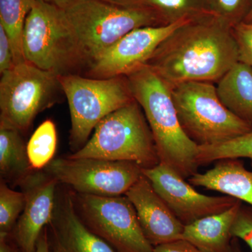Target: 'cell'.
Returning a JSON list of instances; mask_svg holds the SVG:
<instances>
[{"label":"cell","instance_id":"cell-10","mask_svg":"<svg viewBox=\"0 0 252 252\" xmlns=\"http://www.w3.org/2000/svg\"><path fill=\"white\" fill-rule=\"evenodd\" d=\"M44 170L76 193L100 196L125 195L143 175L134 162L90 158H58Z\"/></svg>","mask_w":252,"mask_h":252},{"label":"cell","instance_id":"cell-7","mask_svg":"<svg viewBox=\"0 0 252 252\" xmlns=\"http://www.w3.org/2000/svg\"><path fill=\"white\" fill-rule=\"evenodd\" d=\"M59 79L70 113L72 153L87 143L104 118L135 100L126 77L96 79L73 74Z\"/></svg>","mask_w":252,"mask_h":252},{"label":"cell","instance_id":"cell-23","mask_svg":"<svg viewBox=\"0 0 252 252\" xmlns=\"http://www.w3.org/2000/svg\"><path fill=\"white\" fill-rule=\"evenodd\" d=\"M225 158H249L252 161V130L223 143L198 147L199 166Z\"/></svg>","mask_w":252,"mask_h":252},{"label":"cell","instance_id":"cell-3","mask_svg":"<svg viewBox=\"0 0 252 252\" xmlns=\"http://www.w3.org/2000/svg\"><path fill=\"white\" fill-rule=\"evenodd\" d=\"M25 60L56 75L79 74L89 61L63 9L36 0L23 36Z\"/></svg>","mask_w":252,"mask_h":252},{"label":"cell","instance_id":"cell-32","mask_svg":"<svg viewBox=\"0 0 252 252\" xmlns=\"http://www.w3.org/2000/svg\"><path fill=\"white\" fill-rule=\"evenodd\" d=\"M112 4L119 6L133 7V6H142L146 0H104Z\"/></svg>","mask_w":252,"mask_h":252},{"label":"cell","instance_id":"cell-22","mask_svg":"<svg viewBox=\"0 0 252 252\" xmlns=\"http://www.w3.org/2000/svg\"><path fill=\"white\" fill-rule=\"evenodd\" d=\"M56 125L51 119L44 121L34 130L27 144V153L32 170L45 168L54 159L57 148Z\"/></svg>","mask_w":252,"mask_h":252},{"label":"cell","instance_id":"cell-18","mask_svg":"<svg viewBox=\"0 0 252 252\" xmlns=\"http://www.w3.org/2000/svg\"><path fill=\"white\" fill-rule=\"evenodd\" d=\"M216 87L223 105L252 124V67L238 61L220 78Z\"/></svg>","mask_w":252,"mask_h":252},{"label":"cell","instance_id":"cell-31","mask_svg":"<svg viewBox=\"0 0 252 252\" xmlns=\"http://www.w3.org/2000/svg\"><path fill=\"white\" fill-rule=\"evenodd\" d=\"M47 229L48 226H46L41 232L36 244V252H51Z\"/></svg>","mask_w":252,"mask_h":252},{"label":"cell","instance_id":"cell-29","mask_svg":"<svg viewBox=\"0 0 252 252\" xmlns=\"http://www.w3.org/2000/svg\"><path fill=\"white\" fill-rule=\"evenodd\" d=\"M154 252H204L189 242L179 240L154 248Z\"/></svg>","mask_w":252,"mask_h":252},{"label":"cell","instance_id":"cell-8","mask_svg":"<svg viewBox=\"0 0 252 252\" xmlns=\"http://www.w3.org/2000/svg\"><path fill=\"white\" fill-rule=\"evenodd\" d=\"M63 93L59 76L27 61L1 74L0 127L26 132L36 116L54 106Z\"/></svg>","mask_w":252,"mask_h":252},{"label":"cell","instance_id":"cell-19","mask_svg":"<svg viewBox=\"0 0 252 252\" xmlns=\"http://www.w3.org/2000/svg\"><path fill=\"white\" fill-rule=\"evenodd\" d=\"M27 145L21 132L11 127H0V172L4 179L21 184L31 172Z\"/></svg>","mask_w":252,"mask_h":252},{"label":"cell","instance_id":"cell-28","mask_svg":"<svg viewBox=\"0 0 252 252\" xmlns=\"http://www.w3.org/2000/svg\"><path fill=\"white\" fill-rule=\"evenodd\" d=\"M15 65L14 52L7 33L0 25V74L9 70Z\"/></svg>","mask_w":252,"mask_h":252},{"label":"cell","instance_id":"cell-25","mask_svg":"<svg viewBox=\"0 0 252 252\" xmlns=\"http://www.w3.org/2000/svg\"><path fill=\"white\" fill-rule=\"evenodd\" d=\"M210 16L234 28L244 22L252 9V0H206Z\"/></svg>","mask_w":252,"mask_h":252},{"label":"cell","instance_id":"cell-17","mask_svg":"<svg viewBox=\"0 0 252 252\" xmlns=\"http://www.w3.org/2000/svg\"><path fill=\"white\" fill-rule=\"evenodd\" d=\"M242 205L243 202L238 200L224 212L185 225L181 240L189 242L204 252H233L231 228Z\"/></svg>","mask_w":252,"mask_h":252},{"label":"cell","instance_id":"cell-16","mask_svg":"<svg viewBox=\"0 0 252 252\" xmlns=\"http://www.w3.org/2000/svg\"><path fill=\"white\" fill-rule=\"evenodd\" d=\"M188 180L193 187L220 192L252 206V170L247 169L240 158L217 160L210 170L197 172Z\"/></svg>","mask_w":252,"mask_h":252},{"label":"cell","instance_id":"cell-13","mask_svg":"<svg viewBox=\"0 0 252 252\" xmlns=\"http://www.w3.org/2000/svg\"><path fill=\"white\" fill-rule=\"evenodd\" d=\"M59 183L47 172L36 171L20 184L26 204L11 235L21 252H36L41 232L54 215Z\"/></svg>","mask_w":252,"mask_h":252},{"label":"cell","instance_id":"cell-11","mask_svg":"<svg viewBox=\"0 0 252 252\" xmlns=\"http://www.w3.org/2000/svg\"><path fill=\"white\" fill-rule=\"evenodd\" d=\"M191 20L193 19L130 31L91 63L86 70V77L96 79L126 77L146 65L162 41L176 29Z\"/></svg>","mask_w":252,"mask_h":252},{"label":"cell","instance_id":"cell-27","mask_svg":"<svg viewBox=\"0 0 252 252\" xmlns=\"http://www.w3.org/2000/svg\"><path fill=\"white\" fill-rule=\"evenodd\" d=\"M233 238L240 239L252 250V206L240 207L231 228Z\"/></svg>","mask_w":252,"mask_h":252},{"label":"cell","instance_id":"cell-6","mask_svg":"<svg viewBox=\"0 0 252 252\" xmlns=\"http://www.w3.org/2000/svg\"><path fill=\"white\" fill-rule=\"evenodd\" d=\"M63 11L77 34L89 67L130 31L160 26L157 16L149 8L119 6L104 0H78Z\"/></svg>","mask_w":252,"mask_h":252},{"label":"cell","instance_id":"cell-1","mask_svg":"<svg viewBox=\"0 0 252 252\" xmlns=\"http://www.w3.org/2000/svg\"><path fill=\"white\" fill-rule=\"evenodd\" d=\"M238 61L233 28L209 15L176 29L147 64L172 87L188 81L217 83Z\"/></svg>","mask_w":252,"mask_h":252},{"label":"cell","instance_id":"cell-30","mask_svg":"<svg viewBox=\"0 0 252 252\" xmlns=\"http://www.w3.org/2000/svg\"><path fill=\"white\" fill-rule=\"evenodd\" d=\"M0 252H22L11 234L0 233Z\"/></svg>","mask_w":252,"mask_h":252},{"label":"cell","instance_id":"cell-24","mask_svg":"<svg viewBox=\"0 0 252 252\" xmlns=\"http://www.w3.org/2000/svg\"><path fill=\"white\" fill-rule=\"evenodd\" d=\"M26 198L1 181L0 185V233L11 234L24 209Z\"/></svg>","mask_w":252,"mask_h":252},{"label":"cell","instance_id":"cell-35","mask_svg":"<svg viewBox=\"0 0 252 252\" xmlns=\"http://www.w3.org/2000/svg\"><path fill=\"white\" fill-rule=\"evenodd\" d=\"M50 247H51V252H63L58 245V244L55 241L54 244L50 245Z\"/></svg>","mask_w":252,"mask_h":252},{"label":"cell","instance_id":"cell-36","mask_svg":"<svg viewBox=\"0 0 252 252\" xmlns=\"http://www.w3.org/2000/svg\"><path fill=\"white\" fill-rule=\"evenodd\" d=\"M244 22L248 23H252V9L251 11H250L247 17L245 18V21Z\"/></svg>","mask_w":252,"mask_h":252},{"label":"cell","instance_id":"cell-4","mask_svg":"<svg viewBox=\"0 0 252 252\" xmlns=\"http://www.w3.org/2000/svg\"><path fill=\"white\" fill-rule=\"evenodd\" d=\"M67 157L131 162L142 169L160 163L152 130L135 99L104 118L87 143Z\"/></svg>","mask_w":252,"mask_h":252},{"label":"cell","instance_id":"cell-9","mask_svg":"<svg viewBox=\"0 0 252 252\" xmlns=\"http://www.w3.org/2000/svg\"><path fill=\"white\" fill-rule=\"evenodd\" d=\"M72 197L82 221L116 252H154L126 195L100 196L75 192Z\"/></svg>","mask_w":252,"mask_h":252},{"label":"cell","instance_id":"cell-15","mask_svg":"<svg viewBox=\"0 0 252 252\" xmlns=\"http://www.w3.org/2000/svg\"><path fill=\"white\" fill-rule=\"evenodd\" d=\"M49 225L54 241L63 252H117L82 221L71 192L56 197Z\"/></svg>","mask_w":252,"mask_h":252},{"label":"cell","instance_id":"cell-12","mask_svg":"<svg viewBox=\"0 0 252 252\" xmlns=\"http://www.w3.org/2000/svg\"><path fill=\"white\" fill-rule=\"evenodd\" d=\"M142 173L185 225L203 217L224 212L239 200L229 195L210 196L199 193L193 185L165 164L142 169Z\"/></svg>","mask_w":252,"mask_h":252},{"label":"cell","instance_id":"cell-14","mask_svg":"<svg viewBox=\"0 0 252 252\" xmlns=\"http://www.w3.org/2000/svg\"><path fill=\"white\" fill-rule=\"evenodd\" d=\"M125 195L135 207L144 236L154 248L182 239L185 225L145 176L142 175Z\"/></svg>","mask_w":252,"mask_h":252},{"label":"cell","instance_id":"cell-33","mask_svg":"<svg viewBox=\"0 0 252 252\" xmlns=\"http://www.w3.org/2000/svg\"><path fill=\"white\" fill-rule=\"evenodd\" d=\"M44 1L57 6L59 9H65L78 0H44Z\"/></svg>","mask_w":252,"mask_h":252},{"label":"cell","instance_id":"cell-2","mask_svg":"<svg viewBox=\"0 0 252 252\" xmlns=\"http://www.w3.org/2000/svg\"><path fill=\"white\" fill-rule=\"evenodd\" d=\"M126 77L152 130L160 163L188 180L198 172L199 146L182 129L171 87L147 64Z\"/></svg>","mask_w":252,"mask_h":252},{"label":"cell","instance_id":"cell-5","mask_svg":"<svg viewBox=\"0 0 252 252\" xmlns=\"http://www.w3.org/2000/svg\"><path fill=\"white\" fill-rule=\"evenodd\" d=\"M182 129L198 146L223 143L248 133L252 124L220 102L214 83L188 81L171 87Z\"/></svg>","mask_w":252,"mask_h":252},{"label":"cell","instance_id":"cell-26","mask_svg":"<svg viewBox=\"0 0 252 252\" xmlns=\"http://www.w3.org/2000/svg\"><path fill=\"white\" fill-rule=\"evenodd\" d=\"M238 49V60L252 67V23L242 22L233 28Z\"/></svg>","mask_w":252,"mask_h":252},{"label":"cell","instance_id":"cell-20","mask_svg":"<svg viewBox=\"0 0 252 252\" xmlns=\"http://www.w3.org/2000/svg\"><path fill=\"white\" fill-rule=\"evenodd\" d=\"M36 0H0V25L9 36L14 52L15 64L26 61L23 36L25 23Z\"/></svg>","mask_w":252,"mask_h":252},{"label":"cell","instance_id":"cell-34","mask_svg":"<svg viewBox=\"0 0 252 252\" xmlns=\"http://www.w3.org/2000/svg\"><path fill=\"white\" fill-rule=\"evenodd\" d=\"M232 245H233V252H244L241 248H240L238 238H233V240H232Z\"/></svg>","mask_w":252,"mask_h":252},{"label":"cell","instance_id":"cell-21","mask_svg":"<svg viewBox=\"0 0 252 252\" xmlns=\"http://www.w3.org/2000/svg\"><path fill=\"white\" fill-rule=\"evenodd\" d=\"M142 6L153 11L160 26L210 15L206 0H146Z\"/></svg>","mask_w":252,"mask_h":252}]
</instances>
